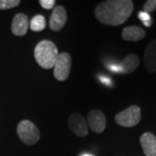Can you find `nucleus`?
<instances>
[{"mask_svg":"<svg viewBox=\"0 0 156 156\" xmlns=\"http://www.w3.org/2000/svg\"><path fill=\"white\" fill-rule=\"evenodd\" d=\"M133 11L134 3L131 0H108L96 6L95 16L103 24L118 26L128 20Z\"/></svg>","mask_w":156,"mask_h":156,"instance_id":"obj_1","label":"nucleus"},{"mask_svg":"<svg viewBox=\"0 0 156 156\" xmlns=\"http://www.w3.org/2000/svg\"><path fill=\"white\" fill-rule=\"evenodd\" d=\"M59 55L56 44L50 40H43L35 47L34 56L40 67L45 69L54 68Z\"/></svg>","mask_w":156,"mask_h":156,"instance_id":"obj_2","label":"nucleus"},{"mask_svg":"<svg viewBox=\"0 0 156 156\" xmlns=\"http://www.w3.org/2000/svg\"><path fill=\"white\" fill-rule=\"evenodd\" d=\"M17 133L20 140L25 145H35L40 139V132L37 127L28 120H23L18 123Z\"/></svg>","mask_w":156,"mask_h":156,"instance_id":"obj_3","label":"nucleus"},{"mask_svg":"<svg viewBox=\"0 0 156 156\" xmlns=\"http://www.w3.org/2000/svg\"><path fill=\"white\" fill-rule=\"evenodd\" d=\"M140 108L136 105H132L118 113L115 117V121L119 126L124 128H133L140 122Z\"/></svg>","mask_w":156,"mask_h":156,"instance_id":"obj_4","label":"nucleus"},{"mask_svg":"<svg viewBox=\"0 0 156 156\" xmlns=\"http://www.w3.org/2000/svg\"><path fill=\"white\" fill-rule=\"evenodd\" d=\"M71 64L72 60L69 53L62 52L58 55L54 65V76L57 81L67 80L71 70Z\"/></svg>","mask_w":156,"mask_h":156,"instance_id":"obj_5","label":"nucleus"},{"mask_svg":"<svg viewBox=\"0 0 156 156\" xmlns=\"http://www.w3.org/2000/svg\"><path fill=\"white\" fill-rule=\"evenodd\" d=\"M68 125L70 131L79 137H85L89 134L87 122L83 116L78 113H74L69 116Z\"/></svg>","mask_w":156,"mask_h":156,"instance_id":"obj_6","label":"nucleus"},{"mask_svg":"<svg viewBox=\"0 0 156 156\" xmlns=\"http://www.w3.org/2000/svg\"><path fill=\"white\" fill-rule=\"evenodd\" d=\"M87 124L92 131L96 134L102 133L106 128L105 115L98 109H92L89 112L87 117Z\"/></svg>","mask_w":156,"mask_h":156,"instance_id":"obj_7","label":"nucleus"},{"mask_svg":"<svg viewBox=\"0 0 156 156\" xmlns=\"http://www.w3.org/2000/svg\"><path fill=\"white\" fill-rule=\"evenodd\" d=\"M67 22V11L62 5H56L50 17V28L53 31H60Z\"/></svg>","mask_w":156,"mask_h":156,"instance_id":"obj_8","label":"nucleus"},{"mask_svg":"<svg viewBox=\"0 0 156 156\" xmlns=\"http://www.w3.org/2000/svg\"><path fill=\"white\" fill-rule=\"evenodd\" d=\"M30 27L29 17L23 13H17L11 23V31L15 36L23 37L28 32Z\"/></svg>","mask_w":156,"mask_h":156,"instance_id":"obj_9","label":"nucleus"},{"mask_svg":"<svg viewBox=\"0 0 156 156\" xmlns=\"http://www.w3.org/2000/svg\"><path fill=\"white\" fill-rule=\"evenodd\" d=\"M144 65L148 72L154 73L156 71V38L152 40L146 48Z\"/></svg>","mask_w":156,"mask_h":156,"instance_id":"obj_10","label":"nucleus"},{"mask_svg":"<svg viewBox=\"0 0 156 156\" xmlns=\"http://www.w3.org/2000/svg\"><path fill=\"white\" fill-rule=\"evenodd\" d=\"M140 146L146 156H156V136L152 133H144L140 138Z\"/></svg>","mask_w":156,"mask_h":156,"instance_id":"obj_11","label":"nucleus"},{"mask_svg":"<svg viewBox=\"0 0 156 156\" xmlns=\"http://www.w3.org/2000/svg\"><path fill=\"white\" fill-rule=\"evenodd\" d=\"M122 37L123 40L128 42H138L146 37L145 30L140 26H128L122 30Z\"/></svg>","mask_w":156,"mask_h":156,"instance_id":"obj_12","label":"nucleus"},{"mask_svg":"<svg viewBox=\"0 0 156 156\" xmlns=\"http://www.w3.org/2000/svg\"><path fill=\"white\" fill-rule=\"evenodd\" d=\"M140 64V58L134 54H130L127 56L119 66L122 69L123 74H130L133 73L138 68Z\"/></svg>","mask_w":156,"mask_h":156,"instance_id":"obj_13","label":"nucleus"},{"mask_svg":"<svg viewBox=\"0 0 156 156\" xmlns=\"http://www.w3.org/2000/svg\"><path fill=\"white\" fill-rule=\"evenodd\" d=\"M45 27H46V20L45 17L42 15L35 16L30 22V28L35 32L42 31L44 30Z\"/></svg>","mask_w":156,"mask_h":156,"instance_id":"obj_14","label":"nucleus"},{"mask_svg":"<svg viewBox=\"0 0 156 156\" xmlns=\"http://www.w3.org/2000/svg\"><path fill=\"white\" fill-rule=\"evenodd\" d=\"M20 3V0H0V10H9L17 7Z\"/></svg>","mask_w":156,"mask_h":156,"instance_id":"obj_15","label":"nucleus"},{"mask_svg":"<svg viewBox=\"0 0 156 156\" xmlns=\"http://www.w3.org/2000/svg\"><path fill=\"white\" fill-rule=\"evenodd\" d=\"M156 10V0H148L143 6V11L147 13L154 12Z\"/></svg>","mask_w":156,"mask_h":156,"instance_id":"obj_16","label":"nucleus"},{"mask_svg":"<svg viewBox=\"0 0 156 156\" xmlns=\"http://www.w3.org/2000/svg\"><path fill=\"white\" fill-rule=\"evenodd\" d=\"M39 4L45 10H51L56 5V1L55 0H40Z\"/></svg>","mask_w":156,"mask_h":156,"instance_id":"obj_17","label":"nucleus"},{"mask_svg":"<svg viewBox=\"0 0 156 156\" xmlns=\"http://www.w3.org/2000/svg\"><path fill=\"white\" fill-rule=\"evenodd\" d=\"M138 17H139L140 20L142 21V23L150 22L151 21L150 14L144 12V11H140L139 14H138Z\"/></svg>","mask_w":156,"mask_h":156,"instance_id":"obj_18","label":"nucleus"},{"mask_svg":"<svg viewBox=\"0 0 156 156\" xmlns=\"http://www.w3.org/2000/svg\"><path fill=\"white\" fill-rule=\"evenodd\" d=\"M99 79H100V81L102 83H104L105 85H107V86H111L112 85L111 80H110L108 77H107V76H99Z\"/></svg>","mask_w":156,"mask_h":156,"instance_id":"obj_19","label":"nucleus"},{"mask_svg":"<svg viewBox=\"0 0 156 156\" xmlns=\"http://www.w3.org/2000/svg\"><path fill=\"white\" fill-rule=\"evenodd\" d=\"M109 69H111L112 71H114V72L122 73V69H121V68H120L119 65H111V66H109Z\"/></svg>","mask_w":156,"mask_h":156,"instance_id":"obj_20","label":"nucleus"},{"mask_svg":"<svg viewBox=\"0 0 156 156\" xmlns=\"http://www.w3.org/2000/svg\"><path fill=\"white\" fill-rule=\"evenodd\" d=\"M80 156H95V155H93V154H83L82 155H80Z\"/></svg>","mask_w":156,"mask_h":156,"instance_id":"obj_21","label":"nucleus"}]
</instances>
